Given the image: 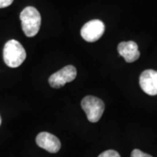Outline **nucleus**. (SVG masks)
Here are the masks:
<instances>
[{
    "label": "nucleus",
    "mask_w": 157,
    "mask_h": 157,
    "mask_svg": "<svg viewBox=\"0 0 157 157\" xmlns=\"http://www.w3.org/2000/svg\"><path fill=\"white\" fill-rule=\"evenodd\" d=\"M3 57L5 63L9 67L16 68L21 66L26 59V52L18 41L11 39L5 45Z\"/></svg>",
    "instance_id": "obj_1"
},
{
    "label": "nucleus",
    "mask_w": 157,
    "mask_h": 157,
    "mask_svg": "<svg viewBox=\"0 0 157 157\" xmlns=\"http://www.w3.org/2000/svg\"><path fill=\"white\" fill-rule=\"evenodd\" d=\"M20 20L24 33L27 37H34L39 33L41 25V16L33 6L25 7L20 13Z\"/></svg>",
    "instance_id": "obj_2"
},
{
    "label": "nucleus",
    "mask_w": 157,
    "mask_h": 157,
    "mask_svg": "<svg viewBox=\"0 0 157 157\" xmlns=\"http://www.w3.org/2000/svg\"><path fill=\"white\" fill-rule=\"evenodd\" d=\"M81 107L90 122H97L103 114L105 104L101 99L94 96H86L81 101Z\"/></svg>",
    "instance_id": "obj_3"
},
{
    "label": "nucleus",
    "mask_w": 157,
    "mask_h": 157,
    "mask_svg": "<svg viewBox=\"0 0 157 157\" xmlns=\"http://www.w3.org/2000/svg\"><path fill=\"white\" fill-rule=\"evenodd\" d=\"M77 76V70L73 66H67L49 78V84L53 88H60L65 85L73 81Z\"/></svg>",
    "instance_id": "obj_4"
},
{
    "label": "nucleus",
    "mask_w": 157,
    "mask_h": 157,
    "mask_svg": "<svg viewBox=\"0 0 157 157\" xmlns=\"http://www.w3.org/2000/svg\"><path fill=\"white\" fill-rule=\"evenodd\" d=\"M104 32V23L99 19H94L85 24L81 28L80 35L87 42H95L102 37Z\"/></svg>",
    "instance_id": "obj_5"
},
{
    "label": "nucleus",
    "mask_w": 157,
    "mask_h": 157,
    "mask_svg": "<svg viewBox=\"0 0 157 157\" xmlns=\"http://www.w3.org/2000/svg\"><path fill=\"white\" fill-rule=\"evenodd\" d=\"M36 143L41 148L45 149L46 151L52 154L59 151L61 147V143L59 138L47 132L39 133L36 137Z\"/></svg>",
    "instance_id": "obj_6"
},
{
    "label": "nucleus",
    "mask_w": 157,
    "mask_h": 157,
    "mask_svg": "<svg viewBox=\"0 0 157 157\" xmlns=\"http://www.w3.org/2000/svg\"><path fill=\"white\" fill-rule=\"evenodd\" d=\"M140 86L143 92L148 95L157 94V71L148 69L140 76Z\"/></svg>",
    "instance_id": "obj_7"
},
{
    "label": "nucleus",
    "mask_w": 157,
    "mask_h": 157,
    "mask_svg": "<svg viewBox=\"0 0 157 157\" xmlns=\"http://www.w3.org/2000/svg\"><path fill=\"white\" fill-rule=\"evenodd\" d=\"M118 52L120 56L123 57L128 63H133L140 58L138 45L134 41L121 42L118 45Z\"/></svg>",
    "instance_id": "obj_8"
},
{
    "label": "nucleus",
    "mask_w": 157,
    "mask_h": 157,
    "mask_svg": "<svg viewBox=\"0 0 157 157\" xmlns=\"http://www.w3.org/2000/svg\"><path fill=\"white\" fill-rule=\"evenodd\" d=\"M98 157H121V155L115 150L110 149V150H107V151H104L103 153H101Z\"/></svg>",
    "instance_id": "obj_9"
},
{
    "label": "nucleus",
    "mask_w": 157,
    "mask_h": 157,
    "mask_svg": "<svg viewBox=\"0 0 157 157\" xmlns=\"http://www.w3.org/2000/svg\"><path fill=\"white\" fill-rule=\"evenodd\" d=\"M131 157H153L150 155H147L144 152L140 151V149H134L131 153Z\"/></svg>",
    "instance_id": "obj_10"
},
{
    "label": "nucleus",
    "mask_w": 157,
    "mask_h": 157,
    "mask_svg": "<svg viewBox=\"0 0 157 157\" xmlns=\"http://www.w3.org/2000/svg\"><path fill=\"white\" fill-rule=\"evenodd\" d=\"M13 0H0V8H6L7 6H11Z\"/></svg>",
    "instance_id": "obj_11"
},
{
    "label": "nucleus",
    "mask_w": 157,
    "mask_h": 157,
    "mask_svg": "<svg viewBox=\"0 0 157 157\" xmlns=\"http://www.w3.org/2000/svg\"><path fill=\"white\" fill-rule=\"evenodd\" d=\"M0 125H1V116H0Z\"/></svg>",
    "instance_id": "obj_12"
}]
</instances>
